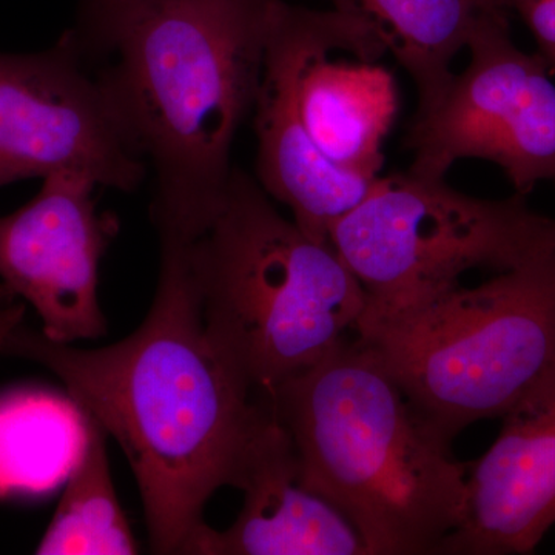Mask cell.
<instances>
[{
    "instance_id": "1",
    "label": "cell",
    "mask_w": 555,
    "mask_h": 555,
    "mask_svg": "<svg viewBox=\"0 0 555 555\" xmlns=\"http://www.w3.org/2000/svg\"><path fill=\"white\" fill-rule=\"evenodd\" d=\"M159 241L155 299L129 337L79 349L20 324L0 352L50 369L118 441L138 481L152 553L182 554L206 524L210 496L235 488L269 398L204 327L182 241Z\"/></svg>"
},
{
    "instance_id": "2",
    "label": "cell",
    "mask_w": 555,
    "mask_h": 555,
    "mask_svg": "<svg viewBox=\"0 0 555 555\" xmlns=\"http://www.w3.org/2000/svg\"><path fill=\"white\" fill-rule=\"evenodd\" d=\"M278 0H164L139 14L100 75L155 170L159 235L195 238L221 204L236 133L254 113Z\"/></svg>"
},
{
    "instance_id": "3",
    "label": "cell",
    "mask_w": 555,
    "mask_h": 555,
    "mask_svg": "<svg viewBox=\"0 0 555 555\" xmlns=\"http://www.w3.org/2000/svg\"><path fill=\"white\" fill-rule=\"evenodd\" d=\"M299 478L371 555L440 554L467 511L466 466L358 339L264 392Z\"/></svg>"
},
{
    "instance_id": "4",
    "label": "cell",
    "mask_w": 555,
    "mask_h": 555,
    "mask_svg": "<svg viewBox=\"0 0 555 555\" xmlns=\"http://www.w3.org/2000/svg\"><path fill=\"white\" fill-rule=\"evenodd\" d=\"M177 238L204 327L259 392L327 356L366 309L331 241L284 218L236 167L207 228Z\"/></svg>"
},
{
    "instance_id": "5",
    "label": "cell",
    "mask_w": 555,
    "mask_h": 555,
    "mask_svg": "<svg viewBox=\"0 0 555 555\" xmlns=\"http://www.w3.org/2000/svg\"><path fill=\"white\" fill-rule=\"evenodd\" d=\"M358 341L449 441L502 416L555 361V246L476 287L357 324Z\"/></svg>"
},
{
    "instance_id": "6",
    "label": "cell",
    "mask_w": 555,
    "mask_h": 555,
    "mask_svg": "<svg viewBox=\"0 0 555 555\" xmlns=\"http://www.w3.org/2000/svg\"><path fill=\"white\" fill-rule=\"evenodd\" d=\"M328 241L363 287L364 320L418 308L460 286L469 270L524 264L555 246V219L517 193L476 198L406 170L382 175Z\"/></svg>"
},
{
    "instance_id": "7",
    "label": "cell",
    "mask_w": 555,
    "mask_h": 555,
    "mask_svg": "<svg viewBox=\"0 0 555 555\" xmlns=\"http://www.w3.org/2000/svg\"><path fill=\"white\" fill-rule=\"evenodd\" d=\"M466 49V68L409 124L408 170L447 179L459 160L483 159L502 169L517 195L555 184V83L545 61L518 49L511 14L486 21Z\"/></svg>"
},
{
    "instance_id": "8",
    "label": "cell",
    "mask_w": 555,
    "mask_h": 555,
    "mask_svg": "<svg viewBox=\"0 0 555 555\" xmlns=\"http://www.w3.org/2000/svg\"><path fill=\"white\" fill-rule=\"evenodd\" d=\"M386 56L371 31L337 11L278 0L262 76L281 91L299 129L328 163L377 179L400 109Z\"/></svg>"
},
{
    "instance_id": "9",
    "label": "cell",
    "mask_w": 555,
    "mask_h": 555,
    "mask_svg": "<svg viewBox=\"0 0 555 555\" xmlns=\"http://www.w3.org/2000/svg\"><path fill=\"white\" fill-rule=\"evenodd\" d=\"M86 65L67 33L40 53H0V188L67 171L139 188L144 158Z\"/></svg>"
},
{
    "instance_id": "10",
    "label": "cell",
    "mask_w": 555,
    "mask_h": 555,
    "mask_svg": "<svg viewBox=\"0 0 555 555\" xmlns=\"http://www.w3.org/2000/svg\"><path fill=\"white\" fill-rule=\"evenodd\" d=\"M96 188L82 175H50L30 203L0 217L2 287L30 302L54 341L107 332L100 268L118 224L98 210Z\"/></svg>"
},
{
    "instance_id": "11",
    "label": "cell",
    "mask_w": 555,
    "mask_h": 555,
    "mask_svg": "<svg viewBox=\"0 0 555 555\" xmlns=\"http://www.w3.org/2000/svg\"><path fill=\"white\" fill-rule=\"evenodd\" d=\"M502 418L467 476L465 521L440 554H531L555 525V361Z\"/></svg>"
},
{
    "instance_id": "12",
    "label": "cell",
    "mask_w": 555,
    "mask_h": 555,
    "mask_svg": "<svg viewBox=\"0 0 555 555\" xmlns=\"http://www.w3.org/2000/svg\"><path fill=\"white\" fill-rule=\"evenodd\" d=\"M235 488L244 505L233 525L224 531L201 525L182 554L369 555L337 507L301 483L297 454L270 400Z\"/></svg>"
},
{
    "instance_id": "13",
    "label": "cell",
    "mask_w": 555,
    "mask_h": 555,
    "mask_svg": "<svg viewBox=\"0 0 555 555\" xmlns=\"http://www.w3.org/2000/svg\"><path fill=\"white\" fill-rule=\"evenodd\" d=\"M363 25L409 73L418 93L415 113L436 105L451 82L452 62L492 17L511 14L506 0H327ZM513 16V14H511Z\"/></svg>"
},
{
    "instance_id": "14",
    "label": "cell",
    "mask_w": 555,
    "mask_h": 555,
    "mask_svg": "<svg viewBox=\"0 0 555 555\" xmlns=\"http://www.w3.org/2000/svg\"><path fill=\"white\" fill-rule=\"evenodd\" d=\"M89 434L72 397L42 389L0 396V499L39 495L64 485Z\"/></svg>"
},
{
    "instance_id": "15",
    "label": "cell",
    "mask_w": 555,
    "mask_h": 555,
    "mask_svg": "<svg viewBox=\"0 0 555 555\" xmlns=\"http://www.w3.org/2000/svg\"><path fill=\"white\" fill-rule=\"evenodd\" d=\"M87 414V412H86ZM89 418L86 447L64 483L60 505L36 553L46 555H133L139 553L120 506L107 456V433Z\"/></svg>"
},
{
    "instance_id": "16",
    "label": "cell",
    "mask_w": 555,
    "mask_h": 555,
    "mask_svg": "<svg viewBox=\"0 0 555 555\" xmlns=\"http://www.w3.org/2000/svg\"><path fill=\"white\" fill-rule=\"evenodd\" d=\"M160 2L164 0H79L75 27L65 33L87 62L105 57L127 25Z\"/></svg>"
},
{
    "instance_id": "17",
    "label": "cell",
    "mask_w": 555,
    "mask_h": 555,
    "mask_svg": "<svg viewBox=\"0 0 555 555\" xmlns=\"http://www.w3.org/2000/svg\"><path fill=\"white\" fill-rule=\"evenodd\" d=\"M537 43V53L555 75V0H506Z\"/></svg>"
},
{
    "instance_id": "18",
    "label": "cell",
    "mask_w": 555,
    "mask_h": 555,
    "mask_svg": "<svg viewBox=\"0 0 555 555\" xmlns=\"http://www.w3.org/2000/svg\"><path fill=\"white\" fill-rule=\"evenodd\" d=\"M13 298L7 299L0 306V350H2L3 341L9 337L10 332L20 326L22 317H24V305H17L13 301Z\"/></svg>"
},
{
    "instance_id": "19",
    "label": "cell",
    "mask_w": 555,
    "mask_h": 555,
    "mask_svg": "<svg viewBox=\"0 0 555 555\" xmlns=\"http://www.w3.org/2000/svg\"><path fill=\"white\" fill-rule=\"evenodd\" d=\"M11 297H13V295H11L9 291H5V288L0 287V306H2L3 302H5L7 299Z\"/></svg>"
}]
</instances>
